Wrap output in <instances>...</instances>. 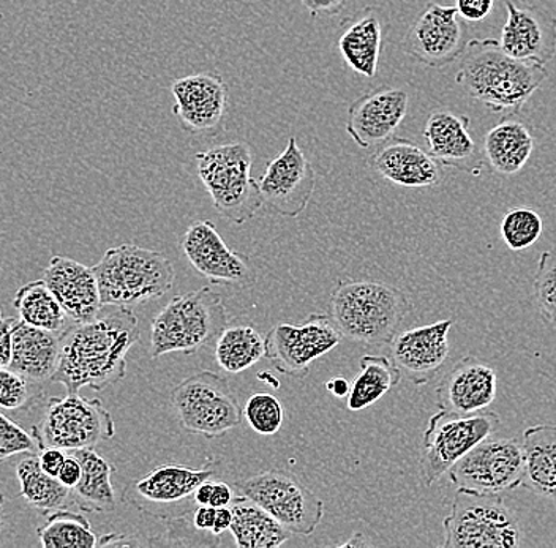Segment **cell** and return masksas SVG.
I'll use <instances>...</instances> for the list:
<instances>
[{"label":"cell","instance_id":"1","mask_svg":"<svg viewBox=\"0 0 556 548\" xmlns=\"http://www.w3.org/2000/svg\"><path fill=\"white\" fill-rule=\"evenodd\" d=\"M139 342L137 315L110 305L92 321L75 322L62 339L61 360L52 383L67 392H100L124 380L127 354Z\"/></svg>","mask_w":556,"mask_h":548},{"label":"cell","instance_id":"2","mask_svg":"<svg viewBox=\"0 0 556 548\" xmlns=\"http://www.w3.org/2000/svg\"><path fill=\"white\" fill-rule=\"evenodd\" d=\"M455 81L492 113L519 114L548 78L545 64L504 51L493 38L468 41Z\"/></svg>","mask_w":556,"mask_h":548},{"label":"cell","instance_id":"3","mask_svg":"<svg viewBox=\"0 0 556 548\" xmlns=\"http://www.w3.org/2000/svg\"><path fill=\"white\" fill-rule=\"evenodd\" d=\"M330 308L343 336L367 345H386L399 334L413 305L391 284L340 280L333 286Z\"/></svg>","mask_w":556,"mask_h":548},{"label":"cell","instance_id":"4","mask_svg":"<svg viewBox=\"0 0 556 548\" xmlns=\"http://www.w3.org/2000/svg\"><path fill=\"white\" fill-rule=\"evenodd\" d=\"M226 324L224 300L211 288L173 297L152 319V359L169 353L191 356L217 340Z\"/></svg>","mask_w":556,"mask_h":548},{"label":"cell","instance_id":"5","mask_svg":"<svg viewBox=\"0 0 556 548\" xmlns=\"http://www.w3.org/2000/svg\"><path fill=\"white\" fill-rule=\"evenodd\" d=\"M93 272L103 307H131L160 300L172 290L176 277L163 253L130 244L106 250Z\"/></svg>","mask_w":556,"mask_h":548},{"label":"cell","instance_id":"6","mask_svg":"<svg viewBox=\"0 0 556 548\" xmlns=\"http://www.w3.org/2000/svg\"><path fill=\"white\" fill-rule=\"evenodd\" d=\"M252 151L229 142L198 152L197 169L215 211L236 225L252 220L264 206L258 182L252 177Z\"/></svg>","mask_w":556,"mask_h":548},{"label":"cell","instance_id":"7","mask_svg":"<svg viewBox=\"0 0 556 548\" xmlns=\"http://www.w3.org/2000/svg\"><path fill=\"white\" fill-rule=\"evenodd\" d=\"M444 548H514L523 544L519 519L502 495L457 490L444 519Z\"/></svg>","mask_w":556,"mask_h":548},{"label":"cell","instance_id":"8","mask_svg":"<svg viewBox=\"0 0 556 548\" xmlns=\"http://www.w3.org/2000/svg\"><path fill=\"white\" fill-rule=\"evenodd\" d=\"M500 426L502 419L489 409L472 415L440 409L430 418L422 436L419 468L424 484L430 487L440 481L465 454L498 432Z\"/></svg>","mask_w":556,"mask_h":548},{"label":"cell","instance_id":"9","mask_svg":"<svg viewBox=\"0 0 556 548\" xmlns=\"http://www.w3.org/2000/svg\"><path fill=\"white\" fill-rule=\"evenodd\" d=\"M172 404L180 425L206 438H222L242 424L243 409L229 381L208 370L174 387Z\"/></svg>","mask_w":556,"mask_h":548},{"label":"cell","instance_id":"10","mask_svg":"<svg viewBox=\"0 0 556 548\" xmlns=\"http://www.w3.org/2000/svg\"><path fill=\"white\" fill-rule=\"evenodd\" d=\"M114 421L100 398L81 397L78 392H68L64 397H51L45 405L40 424L33 433L41 447L54 446L76 450L93 447L113 438Z\"/></svg>","mask_w":556,"mask_h":548},{"label":"cell","instance_id":"11","mask_svg":"<svg viewBox=\"0 0 556 548\" xmlns=\"http://www.w3.org/2000/svg\"><path fill=\"white\" fill-rule=\"evenodd\" d=\"M215 474L217 463L211 459L203 468L160 464L127 485L122 499L149 517L169 522L179 517L193 515L198 506L194 490Z\"/></svg>","mask_w":556,"mask_h":548},{"label":"cell","instance_id":"12","mask_svg":"<svg viewBox=\"0 0 556 548\" xmlns=\"http://www.w3.org/2000/svg\"><path fill=\"white\" fill-rule=\"evenodd\" d=\"M238 488L291 534L311 536L325 515V502L283 471H264L242 479Z\"/></svg>","mask_w":556,"mask_h":548},{"label":"cell","instance_id":"13","mask_svg":"<svg viewBox=\"0 0 556 548\" xmlns=\"http://www.w3.org/2000/svg\"><path fill=\"white\" fill-rule=\"evenodd\" d=\"M523 470V443L517 438H486L465 454L447 474L457 490L503 495L521 487Z\"/></svg>","mask_w":556,"mask_h":548},{"label":"cell","instance_id":"14","mask_svg":"<svg viewBox=\"0 0 556 548\" xmlns=\"http://www.w3.org/2000/svg\"><path fill=\"white\" fill-rule=\"evenodd\" d=\"M342 332L325 314H312L304 324H277L266 335V359L278 373L308 377L311 366L342 342Z\"/></svg>","mask_w":556,"mask_h":548},{"label":"cell","instance_id":"15","mask_svg":"<svg viewBox=\"0 0 556 548\" xmlns=\"http://www.w3.org/2000/svg\"><path fill=\"white\" fill-rule=\"evenodd\" d=\"M467 26L455 7L430 2L403 38V51L420 64L443 68L467 48Z\"/></svg>","mask_w":556,"mask_h":548},{"label":"cell","instance_id":"16","mask_svg":"<svg viewBox=\"0 0 556 548\" xmlns=\"http://www.w3.org/2000/svg\"><path fill=\"white\" fill-rule=\"evenodd\" d=\"M264 204L283 217H299L311 203L315 192L316 175L312 163L291 137L287 148L267 163L258 180Z\"/></svg>","mask_w":556,"mask_h":548},{"label":"cell","instance_id":"17","mask_svg":"<svg viewBox=\"0 0 556 548\" xmlns=\"http://www.w3.org/2000/svg\"><path fill=\"white\" fill-rule=\"evenodd\" d=\"M173 114L184 130L193 135L214 137L224 125L226 88L217 73H200L176 79L172 86Z\"/></svg>","mask_w":556,"mask_h":548},{"label":"cell","instance_id":"18","mask_svg":"<svg viewBox=\"0 0 556 548\" xmlns=\"http://www.w3.org/2000/svg\"><path fill=\"white\" fill-rule=\"evenodd\" d=\"M182 250L191 266L212 284L245 286L252 282V269L245 256L229 248L211 221L191 224L184 234Z\"/></svg>","mask_w":556,"mask_h":548},{"label":"cell","instance_id":"19","mask_svg":"<svg viewBox=\"0 0 556 548\" xmlns=\"http://www.w3.org/2000/svg\"><path fill=\"white\" fill-rule=\"evenodd\" d=\"M452 319L409 329L394 336L391 356L406 380L416 386L430 383L450 357Z\"/></svg>","mask_w":556,"mask_h":548},{"label":"cell","instance_id":"20","mask_svg":"<svg viewBox=\"0 0 556 548\" xmlns=\"http://www.w3.org/2000/svg\"><path fill=\"white\" fill-rule=\"evenodd\" d=\"M408 103L409 95L403 89L381 88L365 93L348 110V135L363 149L384 144L405 119Z\"/></svg>","mask_w":556,"mask_h":548},{"label":"cell","instance_id":"21","mask_svg":"<svg viewBox=\"0 0 556 548\" xmlns=\"http://www.w3.org/2000/svg\"><path fill=\"white\" fill-rule=\"evenodd\" d=\"M507 18L500 43L510 55L547 64L556 53V18L538 5L506 2Z\"/></svg>","mask_w":556,"mask_h":548},{"label":"cell","instance_id":"22","mask_svg":"<svg viewBox=\"0 0 556 548\" xmlns=\"http://www.w3.org/2000/svg\"><path fill=\"white\" fill-rule=\"evenodd\" d=\"M496 372L475 356L458 360L437 387V405L446 411L472 415L484 411L496 398Z\"/></svg>","mask_w":556,"mask_h":548},{"label":"cell","instance_id":"23","mask_svg":"<svg viewBox=\"0 0 556 548\" xmlns=\"http://www.w3.org/2000/svg\"><path fill=\"white\" fill-rule=\"evenodd\" d=\"M43 280L73 321L87 322L99 317L103 304L93 267L67 256H52Z\"/></svg>","mask_w":556,"mask_h":548},{"label":"cell","instance_id":"24","mask_svg":"<svg viewBox=\"0 0 556 548\" xmlns=\"http://www.w3.org/2000/svg\"><path fill=\"white\" fill-rule=\"evenodd\" d=\"M375 171L400 187H434L441 182V166L430 152L409 140L391 138L371 160Z\"/></svg>","mask_w":556,"mask_h":548},{"label":"cell","instance_id":"25","mask_svg":"<svg viewBox=\"0 0 556 548\" xmlns=\"http://www.w3.org/2000/svg\"><path fill=\"white\" fill-rule=\"evenodd\" d=\"M62 339L64 334L34 328L20 319L13 329L9 369L35 383L45 384L51 381L61 360Z\"/></svg>","mask_w":556,"mask_h":548},{"label":"cell","instance_id":"26","mask_svg":"<svg viewBox=\"0 0 556 548\" xmlns=\"http://www.w3.org/2000/svg\"><path fill=\"white\" fill-rule=\"evenodd\" d=\"M469 125L471 120L464 114L446 110L430 114L424 128V140L430 155L443 165L467 168L476 155V142Z\"/></svg>","mask_w":556,"mask_h":548},{"label":"cell","instance_id":"27","mask_svg":"<svg viewBox=\"0 0 556 548\" xmlns=\"http://www.w3.org/2000/svg\"><path fill=\"white\" fill-rule=\"evenodd\" d=\"M525 470L521 487L556 499V425L539 424L523 432Z\"/></svg>","mask_w":556,"mask_h":548},{"label":"cell","instance_id":"28","mask_svg":"<svg viewBox=\"0 0 556 548\" xmlns=\"http://www.w3.org/2000/svg\"><path fill=\"white\" fill-rule=\"evenodd\" d=\"M70 454L75 456L83 467L81 481L72 490L73 505L85 512H113L116 509V494L111 476L116 468L92 447L70 450Z\"/></svg>","mask_w":556,"mask_h":548},{"label":"cell","instance_id":"29","mask_svg":"<svg viewBox=\"0 0 556 548\" xmlns=\"http://www.w3.org/2000/svg\"><path fill=\"white\" fill-rule=\"evenodd\" d=\"M340 54L351 71L365 78L378 72L382 47V27L377 10L365 9L339 38Z\"/></svg>","mask_w":556,"mask_h":548},{"label":"cell","instance_id":"30","mask_svg":"<svg viewBox=\"0 0 556 548\" xmlns=\"http://www.w3.org/2000/svg\"><path fill=\"white\" fill-rule=\"evenodd\" d=\"M534 140L527 124L504 119L485 135L484 152L493 171L504 176L520 173L533 154Z\"/></svg>","mask_w":556,"mask_h":548},{"label":"cell","instance_id":"31","mask_svg":"<svg viewBox=\"0 0 556 548\" xmlns=\"http://www.w3.org/2000/svg\"><path fill=\"white\" fill-rule=\"evenodd\" d=\"M229 508L232 511L229 531L239 548H277L291 537L290 531L247 496H236Z\"/></svg>","mask_w":556,"mask_h":548},{"label":"cell","instance_id":"32","mask_svg":"<svg viewBox=\"0 0 556 548\" xmlns=\"http://www.w3.org/2000/svg\"><path fill=\"white\" fill-rule=\"evenodd\" d=\"M16 476L24 501L41 515L48 517L72 501V488L41 470L38 454H26L17 461Z\"/></svg>","mask_w":556,"mask_h":548},{"label":"cell","instance_id":"33","mask_svg":"<svg viewBox=\"0 0 556 548\" xmlns=\"http://www.w3.org/2000/svg\"><path fill=\"white\" fill-rule=\"evenodd\" d=\"M13 307L16 308L21 321L55 334H65L75 324L45 280L23 284L16 291Z\"/></svg>","mask_w":556,"mask_h":548},{"label":"cell","instance_id":"34","mask_svg":"<svg viewBox=\"0 0 556 548\" xmlns=\"http://www.w3.org/2000/svg\"><path fill=\"white\" fill-rule=\"evenodd\" d=\"M402 372L394 360L386 356L367 354L361 359V372L351 383L348 394V409L363 411L381 400L402 380Z\"/></svg>","mask_w":556,"mask_h":548},{"label":"cell","instance_id":"35","mask_svg":"<svg viewBox=\"0 0 556 548\" xmlns=\"http://www.w3.org/2000/svg\"><path fill=\"white\" fill-rule=\"evenodd\" d=\"M263 357H266V336L252 326H226L215 342V360L225 372H245Z\"/></svg>","mask_w":556,"mask_h":548},{"label":"cell","instance_id":"36","mask_svg":"<svg viewBox=\"0 0 556 548\" xmlns=\"http://www.w3.org/2000/svg\"><path fill=\"white\" fill-rule=\"evenodd\" d=\"M47 525L37 530L45 548H93L100 537L90 528L89 520L81 513L59 509L47 517Z\"/></svg>","mask_w":556,"mask_h":548},{"label":"cell","instance_id":"37","mask_svg":"<svg viewBox=\"0 0 556 548\" xmlns=\"http://www.w3.org/2000/svg\"><path fill=\"white\" fill-rule=\"evenodd\" d=\"M500 231L504 244L514 252H520L536 244L544 231V221L536 211L530 207H516L504 215Z\"/></svg>","mask_w":556,"mask_h":548},{"label":"cell","instance_id":"38","mask_svg":"<svg viewBox=\"0 0 556 548\" xmlns=\"http://www.w3.org/2000/svg\"><path fill=\"white\" fill-rule=\"evenodd\" d=\"M43 397L40 383L13 372L9 367H0V408L27 409L33 408Z\"/></svg>","mask_w":556,"mask_h":548},{"label":"cell","instance_id":"39","mask_svg":"<svg viewBox=\"0 0 556 548\" xmlns=\"http://www.w3.org/2000/svg\"><path fill=\"white\" fill-rule=\"evenodd\" d=\"M249 425L260 435H276L285 421V411L280 400L269 392H256L250 395L243 408Z\"/></svg>","mask_w":556,"mask_h":548},{"label":"cell","instance_id":"40","mask_svg":"<svg viewBox=\"0 0 556 548\" xmlns=\"http://www.w3.org/2000/svg\"><path fill=\"white\" fill-rule=\"evenodd\" d=\"M533 291L539 314L556 328V247L541 253Z\"/></svg>","mask_w":556,"mask_h":548},{"label":"cell","instance_id":"41","mask_svg":"<svg viewBox=\"0 0 556 548\" xmlns=\"http://www.w3.org/2000/svg\"><path fill=\"white\" fill-rule=\"evenodd\" d=\"M38 450H40V444L34 433L27 432L0 412V463L21 454H38Z\"/></svg>","mask_w":556,"mask_h":548},{"label":"cell","instance_id":"42","mask_svg":"<svg viewBox=\"0 0 556 548\" xmlns=\"http://www.w3.org/2000/svg\"><path fill=\"white\" fill-rule=\"evenodd\" d=\"M495 0H455V9L468 23L484 21L492 13Z\"/></svg>","mask_w":556,"mask_h":548},{"label":"cell","instance_id":"43","mask_svg":"<svg viewBox=\"0 0 556 548\" xmlns=\"http://www.w3.org/2000/svg\"><path fill=\"white\" fill-rule=\"evenodd\" d=\"M351 0H302V5L307 10L313 20L330 18L339 15Z\"/></svg>","mask_w":556,"mask_h":548},{"label":"cell","instance_id":"44","mask_svg":"<svg viewBox=\"0 0 556 548\" xmlns=\"http://www.w3.org/2000/svg\"><path fill=\"white\" fill-rule=\"evenodd\" d=\"M65 459H67V450L61 449V447L45 446L38 450L41 470L54 477H58Z\"/></svg>","mask_w":556,"mask_h":548},{"label":"cell","instance_id":"45","mask_svg":"<svg viewBox=\"0 0 556 548\" xmlns=\"http://www.w3.org/2000/svg\"><path fill=\"white\" fill-rule=\"evenodd\" d=\"M20 321V318L0 319V367H9L12 360L13 348V329Z\"/></svg>","mask_w":556,"mask_h":548},{"label":"cell","instance_id":"46","mask_svg":"<svg viewBox=\"0 0 556 548\" xmlns=\"http://www.w3.org/2000/svg\"><path fill=\"white\" fill-rule=\"evenodd\" d=\"M83 476V467L79 463V460L76 459L75 456L67 453V459H65L64 464H62L61 471H59L58 479L61 481V484H64L65 487L75 488L78 485V482L81 481Z\"/></svg>","mask_w":556,"mask_h":548},{"label":"cell","instance_id":"47","mask_svg":"<svg viewBox=\"0 0 556 548\" xmlns=\"http://www.w3.org/2000/svg\"><path fill=\"white\" fill-rule=\"evenodd\" d=\"M215 512H217V508H214V506H197L193 515H191L193 517L194 528L203 531V533L212 531L215 522Z\"/></svg>","mask_w":556,"mask_h":548},{"label":"cell","instance_id":"48","mask_svg":"<svg viewBox=\"0 0 556 548\" xmlns=\"http://www.w3.org/2000/svg\"><path fill=\"white\" fill-rule=\"evenodd\" d=\"M232 499H235L232 488L226 482L214 481L211 506H214V508H225V506L231 505Z\"/></svg>","mask_w":556,"mask_h":548},{"label":"cell","instance_id":"49","mask_svg":"<svg viewBox=\"0 0 556 548\" xmlns=\"http://www.w3.org/2000/svg\"><path fill=\"white\" fill-rule=\"evenodd\" d=\"M232 523V511L229 506H225V508H217V512H215V522L214 526H212V534L220 537L222 534L225 533L226 530H229Z\"/></svg>","mask_w":556,"mask_h":548},{"label":"cell","instance_id":"50","mask_svg":"<svg viewBox=\"0 0 556 548\" xmlns=\"http://www.w3.org/2000/svg\"><path fill=\"white\" fill-rule=\"evenodd\" d=\"M326 390L332 392L337 398H343L348 397V394H350L351 384L348 383L345 378H333V380L326 383Z\"/></svg>","mask_w":556,"mask_h":548},{"label":"cell","instance_id":"51","mask_svg":"<svg viewBox=\"0 0 556 548\" xmlns=\"http://www.w3.org/2000/svg\"><path fill=\"white\" fill-rule=\"evenodd\" d=\"M212 488H214V481L203 482L200 487L194 490V501L198 506H211Z\"/></svg>","mask_w":556,"mask_h":548},{"label":"cell","instance_id":"52","mask_svg":"<svg viewBox=\"0 0 556 548\" xmlns=\"http://www.w3.org/2000/svg\"><path fill=\"white\" fill-rule=\"evenodd\" d=\"M3 505H5V499H3V495L0 494V534H2L3 530Z\"/></svg>","mask_w":556,"mask_h":548},{"label":"cell","instance_id":"53","mask_svg":"<svg viewBox=\"0 0 556 548\" xmlns=\"http://www.w3.org/2000/svg\"><path fill=\"white\" fill-rule=\"evenodd\" d=\"M0 319H2V310H0Z\"/></svg>","mask_w":556,"mask_h":548}]
</instances>
